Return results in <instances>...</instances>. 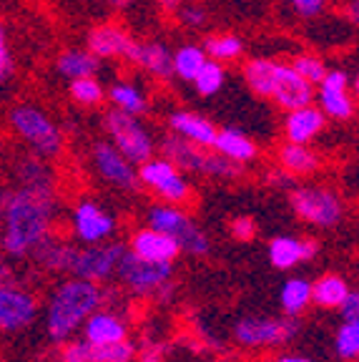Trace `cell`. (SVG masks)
<instances>
[{
  "label": "cell",
  "mask_w": 359,
  "mask_h": 362,
  "mask_svg": "<svg viewBox=\"0 0 359 362\" xmlns=\"http://www.w3.org/2000/svg\"><path fill=\"white\" fill-rule=\"evenodd\" d=\"M13 76V53H11V40H8L6 25L0 23V83Z\"/></svg>",
  "instance_id": "cell-42"
},
{
  "label": "cell",
  "mask_w": 359,
  "mask_h": 362,
  "mask_svg": "<svg viewBox=\"0 0 359 362\" xmlns=\"http://www.w3.org/2000/svg\"><path fill=\"white\" fill-rule=\"evenodd\" d=\"M126 252L124 244H106V247H86L76 249L71 272L76 277L88 279V282H103L111 274H116V267L121 255Z\"/></svg>",
  "instance_id": "cell-12"
},
{
  "label": "cell",
  "mask_w": 359,
  "mask_h": 362,
  "mask_svg": "<svg viewBox=\"0 0 359 362\" xmlns=\"http://www.w3.org/2000/svg\"><path fill=\"white\" fill-rule=\"evenodd\" d=\"M161 151H163V158H169L176 169L201 174L208 148H201V146H196V144H191V141H186V139H181V136L171 134V136H166V139H163Z\"/></svg>",
  "instance_id": "cell-21"
},
{
  "label": "cell",
  "mask_w": 359,
  "mask_h": 362,
  "mask_svg": "<svg viewBox=\"0 0 359 362\" xmlns=\"http://www.w3.org/2000/svg\"><path fill=\"white\" fill-rule=\"evenodd\" d=\"M38 158H28V161H23V164H20V169H18V176H20V187L51 189V181H48V171H45V166L40 164Z\"/></svg>",
  "instance_id": "cell-40"
},
{
  "label": "cell",
  "mask_w": 359,
  "mask_h": 362,
  "mask_svg": "<svg viewBox=\"0 0 359 362\" xmlns=\"http://www.w3.org/2000/svg\"><path fill=\"white\" fill-rule=\"evenodd\" d=\"M191 83L196 86L199 96H216L226 83V71H224V63H216L211 58L204 61V66L196 71V76L191 78Z\"/></svg>",
  "instance_id": "cell-34"
},
{
  "label": "cell",
  "mask_w": 359,
  "mask_h": 362,
  "mask_svg": "<svg viewBox=\"0 0 359 362\" xmlns=\"http://www.w3.org/2000/svg\"><path fill=\"white\" fill-rule=\"evenodd\" d=\"M274 74H276V61L269 58H254L244 66V83L249 86L252 93L259 98H269L271 88H274Z\"/></svg>",
  "instance_id": "cell-27"
},
{
  "label": "cell",
  "mask_w": 359,
  "mask_h": 362,
  "mask_svg": "<svg viewBox=\"0 0 359 362\" xmlns=\"http://www.w3.org/2000/svg\"><path fill=\"white\" fill-rule=\"evenodd\" d=\"M103 3L111 6V8H116V11H126V8L134 6V0H103Z\"/></svg>",
  "instance_id": "cell-48"
},
{
  "label": "cell",
  "mask_w": 359,
  "mask_h": 362,
  "mask_svg": "<svg viewBox=\"0 0 359 362\" xmlns=\"http://www.w3.org/2000/svg\"><path fill=\"white\" fill-rule=\"evenodd\" d=\"M141 362H163V357L156 347H148V350L141 352Z\"/></svg>",
  "instance_id": "cell-47"
},
{
  "label": "cell",
  "mask_w": 359,
  "mask_h": 362,
  "mask_svg": "<svg viewBox=\"0 0 359 362\" xmlns=\"http://www.w3.org/2000/svg\"><path fill=\"white\" fill-rule=\"evenodd\" d=\"M148 226L158 229V232L169 234L176 244H179L181 252L194 257H204L208 252V239L206 234L196 226V221L186 216L181 209H176L174 204H156L151 206L146 214Z\"/></svg>",
  "instance_id": "cell-5"
},
{
  "label": "cell",
  "mask_w": 359,
  "mask_h": 362,
  "mask_svg": "<svg viewBox=\"0 0 359 362\" xmlns=\"http://www.w3.org/2000/svg\"><path fill=\"white\" fill-rule=\"evenodd\" d=\"M58 362H90L88 357V342H71L61 350L58 355Z\"/></svg>",
  "instance_id": "cell-43"
},
{
  "label": "cell",
  "mask_w": 359,
  "mask_h": 362,
  "mask_svg": "<svg viewBox=\"0 0 359 362\" xmlns=\"http://www.w3.org/2000/svg\"><path fill=\"white\" fill-rule=\"evenodd\" d=\"M11 129L16 131L20 141H25L33 148L35 156L51 158L56 153H61L63 134L56 121L43 108L30 106V103L16 106L11 111Z\"/></svg>",
  "instance_id": "cell-3"
},
{
  "label": "cell",
  "mask_w": 359,
  "mask_h": 362,
  "mask_svg": "<svg viewBox=\"0 0 359 362\" xmlns=\"http://www.w3.org/2000/svg\"><path fill=\"white\" fill-rule=\"evenodd\" d=\"M359 0H349V23H357L359 18Z\"/></svg>",
  "instance_id": "cell-49"
},
{
  "label": "cell",
  "mask_w": 359,
  "mask_h": 362,
  "mask_svg": "<svg viewBox=\"0 0 359 362\" xmlns=\"http://www.w3.org/2000/svg\"><path fill=\"white\" fill-rule=\"evenodd\" d=\"M317 255V244L312 239L276 237L269 244V262L276 269H292L299 262H307Z\"/></svg>",
  "instance_id": "cell-20"
},
{
  "label": "cell",
  "mask_w": 359,
  "mask_h": 362,
  "mask_svg": "<svg viewBox=\"0 0 359 362\" xmlns=\"http://www.w3.org/2000/svg\"><path fill=\"white\" fill-rule=\"evenodd\" d=\"M297 320L286 315V320H276V317H247L236 325L234 334L239 339V345L244 347H271L281 345L286 339H292L297 332Z\"/></svg>",
  "instance_id": "cell-10"
},
{
  "label": "cell",
  "mask_w": 359,
  "mask_h": 362,
  "mask_svg": "<svg viewBox=\"0 0 359 362\" xmlns=\"http://www.w3.org/2000/svg\"><path fill=\"white\" fill-rule=\"evenodd\" d=\"M349 294V287L339 274H324L312 284V300L324 310H334L344 302V297Z\"/></svg>",
  "instance_id": "cell-29"
},
{
  "label": "cell",
  "mask_w": 359,
  "mask_h": 362,
  "mask_svg": "<svg viewBox=\"0 0 359 362\" xmlns=\"http://www.w3.org/2000/svg\"><path fill=\"white\" fill-rule=\"evenodd\" d=\"M271 101L284 111H292L299 106L314 103V86L307 83L302 76L286 63H276L274 74V88H271Z\"/></svg>",
  "instance_id": "cell-15"
},
{
  "label": "cell",
  "mask_w": 359,
  "mask_h": 362,
  "mask_svg": "<svg viewBox=\"0 0 359 362\" xmlns=\"http://www.w3.org/2000/svg\"><path fill=\"white\" fill-rule=\"evenodd\" d=\"M56 66L63 76H68V78L73 81V78H83V76H95L101 61H98L88 48H86V51H81V48H68V51H63L61 56H58Z\"/></svg>",
  "instance_id": "cell-28"
},
{
  "label": "cell",
  "mask_w": 359,
  "mask_h": 362,
  "mask_svg": "<svg viewBox=\"0 0 359 362\" xmlns=\"http://www.w3.org/2000/svg\"><path fill=\"white\" fill-rule=\"evenodd\" d=\"M116 229V221L108 211H103L101 206L90 199H83L78 202L73 211V232L76 237L83 244H101L106 242L108 237Z\"/></svg>",
  "instance_id": "cell-16"
},
{
  "label": "cell",
  "mask_w": 359,
  "mask_h": 362,
  "mask_svg": "<svg viewBox=\"0 0 359 362\" xmlns=\"http://www.w3.org/2000/svg\"><path fill=\"white\" fill-rule=\"evenodd\" d=\"M201 48H204V53H206V58H211V61H216V63H231L244 53L242 38L231 33L208 35Z\"/></svg>",
  "instance_id": "cell-31"
},
{
  "label": "cell",
  "mask_w": 359,
  "mask_h": 362,
  "mask_svg": "<svg viewBox=\"0 0 359 362\" xmlns=\"http://www.w3.org/2000/svg\"><path fill=\"white\" fill-rule=\"evenodd\" d=\"M281 310L289 317H297L299 312L307 310V305L312 302V284L307 279H289V282L281 287Z\"/></svg>",
  "instance_id": "cell-33"
},
{
  "label": "cell",
  "mask_w": 359,
  "mask_h": 362,
  "mask_svg": "<svg viewBox=\"0 0 359 362\" xmlns=\"http://www.w3.org/2000/svg\"><path fill=\"white\" fill-rule=\"evenodd\" d=\"M337 352L342 360H354L359 355V322L357 320H344L337 332Z\"/></svg>",
  "instance_id": "cell-38"
},
{
  "label": "cell",
  "mask_w": 359,
  "mask_h": 362,
  "mask_svg": "<svg viewBox=\"0 0 359 362\" xmlns=\"http://www.w3.org/2000/svg\"><path fill=\"white\" fill-rule=\"evenodd\" d=\"M279 166L289 176H312L319 169V156L309 144H289L279 148Z\"/></svg>",
  "instance_id": "cell-24"
},
{
  "label": "cell",
  "mask_w": 359,
  "mask_h": 362,
  "mask_svg": "<svg viewBox=\"0 0 359 362\" xmlns=\"http://www.w3.org/2000/svg\"><path fill=\"white\" fill-rule=\"evenodd\" d=\"M292 206L299 219L314 226H337L342 221V199L324 187H297L292 189Z\"/></svg>",
  "instance_id": "cell-7"
},
{
  "label": "cell",
  "mask_w": 359,
  "mask_h": 362,
  "mask_svg": "<svg viewBox=\"0 0 359 362\" xmlns=\"http://www.w3.org/2000/svg\"><path fill=\"white\" fill-rule=\"evenodd\" d=\"M179 21L184 23L186 28H204L208 21V13L204 11L201 6H196V3H186V6H179Z\"/></svg>",
  "instance_id": "cell-41"
},
{
  "label": "cell",
  "mask_w": 359,
  "mask_h": 362,
  "mask_svg": "<svg viewBox=\"0 0 359 362\" xmlns=\"http://www.w3.org/2000/svg\"><path fill=\"white\" fill-rule=\"evenodd\" d=\"M71 98H73L78 106H98L106 98V90H103L101 81L95 76H83V78L71 81Z\"/></svg>",
  "instance_id": "cell-35"
},
{
  "label": "cell",
  "mask_w": 359,
  "mask_h": 362,
  "mask_svg": "<svg viewBox=\"0 0 359 362\" xmlns=\"http://www.w3.org/2000/svg\"><path fill=\"white\" fill-rule=\"evenodd\" d=\"M35 259L40 264H45L48 269H66L71 272V264H73V257H76V249L73 247H66V244H58L51 242V239L45 237L38 247L33 249Z\"/></svg>",
  "instance_id": "cell-32"
},
{
  "label": "cell",
  "mask_w": 359,
  "mask_h": 362,
  "mask_svg": "<svg viewBox=\"0 0 359 362\" xmlns=\"http://www.w3.org/2000/svg\"><path fill=\"white\" fill-rule=\"evenodd\" d=\"M339 310H342L344 320H359V297H357V292H352V289H349V294L344 297V302L339 305Z\"/></svg>",
  "instance_id": "cell-46"
},
{
  "label": "cell",
  "mask_w": 359,
  "mask_h": 362,
  "mask_svg": "<svg viewBox=\"0 0 359 362\" xmlns=\"http://www.w3.org/2000/svg\"><path fill=\"white\" fill-rule=\"evenodd\" d=\"M213 151L221 153V156L231 158L236 164H249L257 158V144L249 139L247 134H242L239 129H216V139H213Z\"/></svg>",
  "instance_id": "cell-23"
},
{
  "label": "cell",
  "mask_w": 359,
  "mask_h": 362,
  "mask_svg": "<svg viewBox=\"0 0 359 362\" xmlns=\"http://www.w3.org/2000/svg\"><path fill=\"white\" fill-rule=\"evenodd\" d=\"M169 129L171 134L181 136V139L196 144L201 148H211L213 139H216V126L206 116L194 111H174L169 116Z\"/></svg>",
  "instance_id": "cell-19"
},
{
  "label": "cell",
  "mask_w": 359,
  "mask_h": 362,
  "mask_svg": "<svg viewBox=\"0 0 359 362\" xmlns=\"http://www.w3.org/2000/svg\"><path fill=\"white\" fill-rule=\"evenodd\" d=\"M289 3L302 18H314L326 8V0H289Z\"/></svg>",
  "instance_id": "cell-44"
},
{
  "label": "cell",
  "mask_w": 359,
  "mask_h": 362,
  "mask_svg": "<svg viewBox=\"0 0 359 362\" xmlns=\"http://www.w3.org/2000/svg\"><path fill=\"white\" fill-rule=\"evenodd\" d=\"M204 61H206V53H204L201 45L186 43L176 53H171V74L181 81H191L199 68L204 66Z\"/></svg>",
  "instance_id": "cell-30"
},
{
  "label": "cell",
  "mask_w": 359,
  "mask_h": 362,
  "mask_svg": "<svg viewBox=\"0 0 359 362\" xmlns=\"http://www.w3.org/2000/svg\"><path fill=\"white\" fill-rule=\"evenodd\" d=\"M276 362H314V360H309V357H302V355H284Z\"/></svg>",
  "instance_id": "cell-50"
},
{
  "label": "cell",
  "mask_w": 359,
  "mask_h": 362,
  "mask_svg": "<svg viewBox=\"0 0 359 362\" xmlns=\"http://www.w3.org/2000/svg\"><path fill=\"white\" fill-rule=\"evenodd\" d=\"M86 342L88 345H108V342H121L126 339V322L113 312H90L86 317Z\"/></svg>",
  "instance_id": "cell-22"
},
{
  "label": "cell",
  "mask_w": 359,
  "mask_h": 362,
  "mask_svg": "<svg viewBox=\"0 0 359 362\" xmlns=\"http://www.w3.org/2000/svg\"><path fill=\"white\" fill-rule=\"evenodd\" d=\"M231 234H234L239 242H247V239L254 237V221L249 216H236L231 221Z\"/></svg>",
  "instance_id": "cell-45"
},
{
  "label": "cell",
  "mask_w": 359,
  "mask_h": 362,
  "mask_svg": "<svg viewBox=\"0 0 359 362\" xmlns=\"http://www.w3.org/2000/svg\"><path fill=\"white\" fill-rule=\"evenodd\" d=\"M131 252L146 262H174L181 255L179 244L153 226H143L131 239Z\"/></svg>",
  "instance_id": "cell-18"
},
{
  "label": "cell",
  "mask_w": 359,
  "mask_h": 362,
  "mask_svg": "<svg viewBox=\"0 0 359 362\" xmlns=\"http://www.w3.org/2000/svg\"><path fill=\"white\" fill-rule=\"evenodd\" d=\"M136 176H139V184L151 189L163 204H186L191 199V184L181 174V169H176L169 158H146L143 164H139Z\"/></svg>",
  "instance_id": "cell-6"
},
{
  "label": "cell",
  "mask_w": 359,
  "mask_h": 362,
  "mask_svg": "<svg viewBox=\"0 0 359 362\" xmlns=\"http://www.w3.org/2000/svg\"><path fill=\"white\" fill-rule=\"evenodd\" d=\"M314 98L326 119L349 121L354 116L352 81H349L347 71H342V68H334V71L326 68L324 78L317 83Z\"/></svg>",
  "instance_id": "cell-8"
},
{
  "label": "cell",
  "mask_w": 359,
  "mask_h": 362,
  "mask_svg": "<svg viewBox=\"0 0 359 362\" xmlns=\"http://www.w3.org/2000/svg\"><path fill=\"white\" fill-rule=\"evenodd\" d=\"M289 66H292L294 71H297V74L312 86L319 83V81L324 78V74H326V63L322 61L319 56H312V53H302V56L294 58Z\"/></svg>",
  "instance_id": "cell-37"
},
{
  "label": "cell",
  "mask_w": 359,
  "mask_h": 362,
  "mask_svg": "<svg viewBox=\"0 0 359 362\" xmlns=\"http://www.w3.org/2000/svg\"><path fill=\"white\" fill-rule=\"evenodd\" d=\"M103 129L108 134V141L124 153L134 166L143 164L156 151V141H153L151 131L141 124L139 116L111 108L106 113V119H103Z\"/></svg>",
  "instance_id": "cell-4"
},
{
  "label": "cell",
  "mask_w": 359,
  "mask_h": 362,
  "mask_svg": "<svg viewBox=\"0 0 359 362\" xmlns=\"http://www.w3.org/2000/svg\"><path fill=\"white\" fill-rule=\"evenodd\" d=\"M181 3H184V0H158V6H161V8H169V11H171V8H179Z\"/></svg>",
  "instance_id": "cell-51"
},
{
  "label": "cell",
  "mask_w": 359,
  "mask_h": 362,
  "mask_svg": "<svg viewBox=\"0 0 359 362\" xmlns=\"http://www.w3.org/2000/svg\"><path fill=\"white\" fill-rule=\"evenodd\" d=\"M90 362H131L134 360V345L129 339L108 342V345H88Z\"/></svg>",
  "instance_id": "cell-36"
},
{
  "label": "cell",
  "mask_w": 359,
  "mask_h": 362,
  "mask_svg": "<svg viewBox=\"0 0 359 362\" xmlns=\"http://www.w3.org/2000/svg\"><path fill=\"white\" fill-rule=\"evenodd\" d=\"M324 126L326 116L314 103L292 108L284 116V136L289 144H312L324 131Z\"/></svg>",
  "instance_id": "cell-17"
},
{
  "label": "cell",
  "mask_w": 359,
  "mask_h": 362,
  "mask_svg": "<svg viewBox=\"0 0 359 362\" xmlns=\"http://www.w3.org/2000/svg\"><path fill=\"white\" fill-rule=\"evenodd\" d=\"M35 312H38V305L33 294L0 282V329L3 332L28 327L35 320Z\"/></svg>",
  "instance_id": "cell-14"
},
{
  "label": "cell",
  "mask_w": 359,
  "mask_h": 362,
  "mask_svg": "<svg viewBox=\"0 0 359 362\" xmlns=\"http://www.w3.org/2000/svg\"><path fill=\"white\" fill-rule=\"evenodd\" d=\"M106 96L113 108L131 113V116H141V113L148 111V98L143 96L139 86H134L131 81H116V83L108 88Z\"/></svg>",
  "instance_id": "cell-26"
},
{
  "label": "cell",
  "mask_w": 359,
  "mask_h": 362,
  "mask_svg": "<svg viewBox=\"0 0 359 362\" xmlns=\"http://www.w3.org/2000/svg\"><path fill=\"white\" fill-rule=\"evenodd\" d=\"M116 274L134 292H153L161 289L174 274V262H146L134 252H124L118 259Z\"/></svg>",
  "instance_id": "cell-9"
},
{
  "label": "cell",
  "mask_w": 359,
  "mask_h": 362,
  "mask_svg": "<svg viewBox=\"0 0 359 362\" xmlns=\"http://www.w3.org/2000/svg\"><path fill=\"white\" fill-rule=\"evenodd\" d=\"M103 294L95 282L88 279L73 277L63 282L56 289L48 305V334L53 339H66L86 322V317L95 312V307H101Z\"/></svg>",
  "instance_id": "cell-2"
},
{
  "label": "cell",
  "mask_w": 359,
  "mask_h": 362,
  "mask_svg": "<svg viewBox=\"0 0 359 362\" xmlns=\"http://www.w3.org/2000/svg\"><path fill=\"white\" fill-rule=\"evenodd\" d=\"M201 174L216 176V179H234V176L242 174V164H236V161L221 156V153H216L211 148V151L206 153V161H204Z\"/></svg>",
  "instance_id": "cell-39"
},
{
  "label": "cell",
  "mask_w": 359,
  "mask_h": 362,
  "mask_svg": "<svg viewBox=\"0 0 359 362\" xmlns=\"http://www.w3.org/2000/svg\"><path fill=\"white\" fill-rule=\"evenodd\" d=\"M93 164L95 171L101 174V179H106L108 184H113L121 192H134L139 187V176H136V166L131 164L124 153L118 151L111 141H98L93 146Z\"/></svg>",
  "instance_id": "cell-13"
},
{
  "label": "cell",
  "mask_w": 359,
  "mask_h": 362,
  "mask_svg": "<svg viewBox=\"0 0 359 362\" xmlns=\"http://www.w3.org/2000/svg\"><path fill=\"white\" fill-rule=\"evenodd\" d=\"M53 216L51 189L20 187L0 199V242L6 255L25 257L48 237Z\"/></svg>",
  "instance_id": "cell-1"
},
{
  "label": "cell",
  "mask_w": 359,
  "mask_h": 362,
  "mask_svg": "<svg viewBox=\"0 0 359 362\" xmlns=\"http://www.w3.org/2000/svg\"><path fill=\"white\" fill-rule=\"evenodd\" d=\"M136 66H141L146 74L156 76V78H171V51L169 45L161 40H141L139 58Z\"/></svg>",
  "instance_id": "cell-25"
},
{
  "label": "cell",
  "mask_w": 359,
  "mask_h": 362,
  "mask_svg": "<svg viewBox=\"0 0 359 362\" xmlns=\"http://www.w3.org/2000/svg\"><path fill=\"white\" fill-rule=\"evenodd\" d=\"M88 51L93 53L98 61L103 58H124V61L134 63L139 58V48L141 40H136L124 25L118 23H101L95 25L93 30L88 33Z\"/></svg>",
  "instance_id": "cell-11"
}]
</instances>
